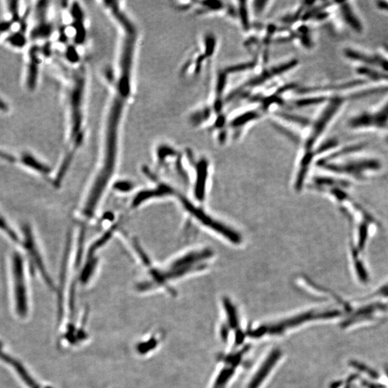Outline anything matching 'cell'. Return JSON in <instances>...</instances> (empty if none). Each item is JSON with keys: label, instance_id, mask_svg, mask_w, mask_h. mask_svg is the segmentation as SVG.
<instances>
[{"label": "cell", "instance_id": "1", "mask_svg": "<svg viewBox=\"0 0 388 388\" xmlns=\"http://www.w3.org/2000/svg\"><path fill=\"white\" fill-rule=\"evenodd\" d=\"M213 256L212 250L199 249L186 252L173 259L164 266H156L150 262L144 266L147 278L137 283L138 292L151 291L159 288H167L170 281H175L191 273L206 268Z\"/></svg>", "mask_w": 388, "mask_h": 388}, {"label": "cell", "instance_id": "2", "mask_svg": "<svg viewBox=\"0 0 388 388\" xmlns=\"http://www.w3.org/2000/svg\"><path fill=\"white\" fill-rule=\"evenodd\" d=\"M2 231L15 248L20 250L25 257L29 273L39 277L48 288L53 291L58 290V286L50 274L46 259L42 251L41 244L38 241L34 227L31 223H24L17 230L9 222L8 219L2 217Z\"/></svg>", "mask_w": 388, "mask_h": 388}, {"label": "cell", "instance_id": "3", "mask_svg": "<svg viewBox=\"0 0 388 388\" xmlns=\"http://www.w3.org/2000/svg\"><path fill=\"white\" fill-rule=\"evenodd\" d=\"M8 271L15 312L20 317L28 314L29 306L28 266L22 252L14 248L9 254Z\"/></svg>", "mask_w": 388, "mask_h": 388}, {"label": "cell", "instance_id": "4", "mask_svg": "<svg viewBox=\"0 0 388 388\" xmlns=\"http://www.w3.org/2000/svg\"><path fill=\"white\" fill-rule=\"evenodd\" d=\"M356 154V153H355ZM344 156L332 161L318 159L316 165L320 168L338 174L346 178L366 180L369 175L378 172L382 168L380 160L373 157H354V155Z\"/></svg>", "mask_w": 388, "mask_h": 388}, {"label": "cell", "instance_id": "5", "mask_svg": "<svg viewBox=\"0 0 388 388\" xmlns=\"http://www.w3.org/2000/svg\"><path fill=\"white\" fill-rule=\"evenodd\" d=\"M349 99H352L349 94L329 96L328 100L323 104L322 109L318 113L314 121H311L309 132L304 142V151L316 152V147L323 134L328 130Z\"/></svg>", "mask_w": 388, "mask_h": 388}, {"label": "cell", "instance_id": "6", "mask_svg": "<svg viewBox=\"0 0 388 388\" xmlns=\"http://www.w3.org/2000/svg\"><path fill=\"white\" fill-rule=\"evenodd\" d=\"M352 130H382L388 129V99L375 110L365 111L351 116L347 122Z\"/></svg>", "mask_w": 388, "mask_h": 388}, {"label": "cell", "instance_id": "7", "mask_svg": "<svg viewBox=\"0 0 388 388\" xmlns=\"http://www.w3.org/2000/svg\"><path fill=\"white\" fill-rule=\"evenodd\" d=\"M343 55L348 60L359 63L360 66L388 71V55L385 54L372 53L347 47L343 50Z\"/></svg>", "mask_w": 388, "mask_h": 388}, {"label": "cell", "instance_id": "8", "mask_svg": "<svg viewBox=\"0 0 388 388\" xmlns=\"http://www.w3.org/2000/svg\"><path fill=\"white\" fill-rule=\"evenodd\" d=\"M20 163L25 168L31 170L33 173L39 175L45 180L48 181L50 184L53 180L51 168L43 161H40L37 158L29 153L22 155L20 159Z\"/></svg>", "mask_w": 388, "mask_h": 388}, {"label": "cell", "instance_id": "9", "mask_svg": "<svg viewBox=\"0 0 388 388\" xmlns=\"http://www.w3.org/2000/svg\"><path fill=\"white\" fill-rule=\"evenodd\" d=\"M339 13L343 21L354 32L362 34L364 32V25L361 19L351 3H337Z\"/></svg>", "mask_w": 388, "mask_h": 388}, {"label": "cell", "instance_id": "10", "mask_svg": "<svg viewBox=\"0 0 388 388\" xmlns=\"http://www.w3.org/2000/svg\"><path fill=\"white\" fill-rule=\"evenodd\" d=\"M3 358L10 366H11V368H13L17 375H18L21 380L25 384L26 387L27 388H49L45 387L43 384L39 383L36 379L33 378L31 373H29L25 367L18 360L15 359L13 356L9 355L6 353L3 354Z\"/></svg>", "mask_w": 388, "mask_h": 388}, {"label": "cell", "instance_id": "11", "mask_svg": "<svg viewBox=\"0 0 388 388\" xmlns=\"http://www.w3.org/2000/svg\"><path fill=\"white\" fill-rule=\"evenodd\" d=\"M135 184L128 178L116 179L112 186L114 192L119 194H128L135 190Z\"/></svg>", "mask_w": 388, "mask_h": 388}, {"label": "cell", "instance_id": "12", "mask_svg": "<svg viewBox=\"0 0 388 388\" xmlns=\"http://www.w3.org/2000/svg\"><path fill=\"white\" fill-rule=\"evenodd\" d=\"M376 6H377V8H378L379 10L386 12V13H388V2H377V3H376Z\"/></svg>", "mask_w": 388, "mask_h": 388}, {"label": "cell", "instance_id": "13", "mask_svg": "<svg viewBox=\"0 0 388 388\" xmlns=\"http://www.w3.org/2000/svg\"><path fill=\"white\" fill-rule=\"evenodd\" d=\"M385 142H386V143H387L388 145V135L386 136Z\"/></svg>", "mask_w": 388, "mask_h": 388}]
</instances>
